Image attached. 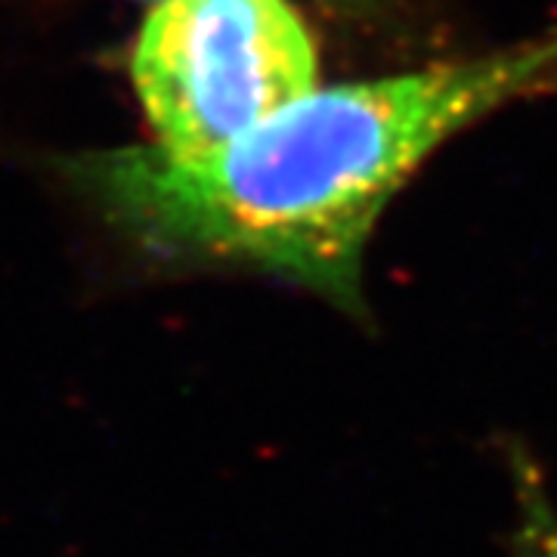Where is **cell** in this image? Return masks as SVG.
I'll return each mask as SVG.
<instances>
[{"label":"cell","instance_id":"cell-1","mask_svg":"<svg viewBox=\"0 0 557 557\" xmlns=\"http://www.w3.org/2000/svg\"><path fill=\"white\" fill-rule=\"evenodd\" d=\"M552 94L557 32L317 87L208 156L131 146L78 159L72 177L149 248L267 270L366 317V245L399 189L465 127Z\"/></svg>","mask_w":557,"mask_h":557},{"label":"cell","instance_id":"cell-3","mask_svg":"<svg viewBox=\"0 0 557 557\" xmlns=\"http://www.w3.org/2000/svg\"><path fill=\"white\" fill-rule=\"evenodd\" d=\"M505 458L515 496L511 557H557V502L548 483L520 443H511Z\"/></svg>","mask_w":557,"mask_h":557},{"label":"cell","instance_id":"cell-2","mask_svg":"<svg viewBox=\"0 0 557 557\" xmlns=\"http://www.w3.org/2000/svg\"><path fill=\"white\" fill-rule=\"evenodd\" d=\"M317 65L288 0H156L131 75L156 146L189 159L317 90Z\"/></svg>","mask_w":557,"mask_h":557}]
</instances>
